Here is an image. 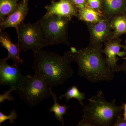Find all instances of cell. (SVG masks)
I'll list each match as a JSON object with an SVG mask.
<instances>
[{"label": "cell", "instance_id": "d4e9b609", "mask_svg": "<svg viewBox=\"0 0 126 126\" xmlns=\"http://www.w3.org/2000/svg\"><path fill=\"white\" fill-rule=\"evenodd\" d=\"M123 116L124 119L126 121V102L125 104L123 103Z\"/></svg>", "mask_w": 126, "mask_h": 126}, {"label": "cell", "instance_id": "7c38bea8", "mask_svg": "<svg viewBox=\"0 0 126 126\" xmlns=\"http://www.w3.org/2000/svg\"><path fill=\"white\" fill-rule=\"evenodd\" d=\"M0 43L8 52L7 56L5 58L7 61L9 59L12 60L13 64L19 66L24 63V61L20 56V53L22 50L19 44L13 43L7 33L3 32L0 29Z\"/></svg>", "mask_w": 126, "mask_h": 126}, {"label": "cell", "instance_id": "2e32d148", "mask_svg": "<svg viewBox=\"0 0 126 126\" xmlns=\"http://www.w3.org/2000/svg\"><path fill=\"white\" fill-rule=\"evenodd\" d=\"M20 0H0V22L6 19L18 6Z\"/></svg>", "mask_w": 126, "mask_h": 126}, {"label": "cell", "instance_id": "8fae6325", "mask_svg": "<svg viewBox=\"0 0 126 126\" xmlns=\"http://www.w3.org/2000/svg\"><path fill=\"white\" fill-rule=\"evenodd\" d=\"M120 38L112 39L104 44L105 47L102 50V53L106 55L105 60L109 68L116 72L118 66L117 62L119 59L117 56H119L122 48H124V45L121 44Z\"/></svg>", "mask_w": 126, "mask_h": 126}, {"label": "cell", "instance_id": "603a6c76", "mask_svg": "<svg viewBox=\"0 0 126 126\" xmlns=\"http://www.w3.org/2000/svg\"><path fill=\"white\" fill-rule=\"evenodd\" d=\"M78 10L87 6V0H71Z\"/></svg>", "mask_w": 126, "mask_h": 126}, {"label": "cell", "instance_id": "5bb4252c", "mask_svg": "<svg viewBox=\"0 0 126 126\" xmlns=\"http://www.w3.org/2000/svg\"><path fill=\"white\" fill-rule=\"evenodd\" d=\"M110 21L113 32V39L118 38L122 35L126 34V13L113 16Z\"/></svg>", "mask_w": 126, "mask_h": 126}, {"label": "cell", "instance_id": "9a60e30c", "mask_svg": "<svg viewBox=\"0 0 126 126\" xmlns=\"http://www.w3.org/2000/svg\"><path fill=\"white\" fill-rule=\"evenodd\" d=\"M79 20L86 23H94L101 20L102 17L98 11L87 6L78 10V17Z\"/></svg>", "mask_w": 126, "mask_h": 126}, {"label": "cell", "instance_id": "e0dca14e", "mask_svg": "<svg viewBox=\"0 0 126 126\" xmlns=\"http://www.w3.org/2000/svg\"><path fill=\"white\" fill-rule=\"evenodd\" d=\"M52 96L53 98L54 104L49 108V112H54L55 117L57 120L61 122L62 126H64V121L63 116L64 114H67L66 112L67 109L69 108V106L60 105L57 101V97L54 93L52 92Z\"/></svg>", "mask_w": 126, "mask_h": 126}, {"label": "cell", "instance_id": "ba28073f", "mask_svg": "<svg viewBox=\"0 0 126 126\" xmlns=\"http://www.w3.org/2000/svg\"><path fill=\"white\" fill-rule=\"evenodd\" d=\"M18 65H10L4 59L0 60V85L13 87L15 91L22 85L27 75H24Z\"/></svg>", "mask_w": 126, "mask_h": 126}, {"label": "cell", "instance_id": "7402d4cb", "mask_svg": "<svg viewBox=\"0 0 126 126\" xmlns=\"http://www.w3.org/2000/svg\"><path fill=\"white\" fill-rule=\"evenodd\" d=\"M113 126H126V121L124 119L122 113L117 116Z\"/></svg>", "mask_w": 126, "mask_h": 126}, {"label": "cell", "instance_id": "7a4b0ae2", "mask_svg": "<svg viewBox=\"0 0 126 126\" xmlns=\"http://www.w3.org/2000/svg\"><path fill=\"white\" fill-rule=\"evenodd\" d=\"M102 50L88 46L74 52L70 51L72 61L78 65L79 75L93 83L113 79L115 72L107 64Z\"/></svg>", "mask_w": 126, "mask_h": 126}, {"label": "cell", "instance_id": "d6986e66", "mask_svg": "<svg viewBox=\"0 0 126 126\" xmlns=\"http://www.w3.org/2000/svg\"><path fill=\"white\" fill-rule=\"evenodd\" d=\"M18 117L17 113L15 110H12L10 115H5L1 111H0V126L6 120H9L11 123H13Z\"/></svg>", "mask_w": 126, "mask_h": 126}, {"label": "cell", "instance_id": "4fadbf2b", "mask_svg": "<svg viewBox=\"0 0 126 126\" xmlns=\"http://www.w3.org/2000/svg\"><path fill=\"white\" fill-rule=\"evenodd\" d=\"M102 17L110 20L115 16L126 13V0H101Z\"/></svg>", "mask_w": 126, "mask_h": 126}, {"label": "cell", "instance_id": "52a82bcc", "mask_svg": "<svg viewBox=\"0 0 126 126\" xmlns=\"http://www.w3.org/2000/svg\"><path fill=\"white\" fill-rule=\"evenodd\" d=\"M90 34L88 46L102 49L103 44L112 39L113 32L110 20L103 18L94 23H86Z\"/></svg>", "mask_w": 126, "mask_h": 126}, {"label": "cell", "instance_id": "cb8c5ba5", "mask_svg": "<svg viewBox=\"0 0 126 126\" xmlns=\"http://www.w3.org/2000/svg\"><path fill=\"white\" fill-rule=\"evenodd\" d=\"M122 72L126 74V60L121 64L118 65L116 72Z\"/></svg>", "mask_w": 126, "mask_h": 126}, {"label": "cell", "instance_id": "44dd1931", "mask_svg": "<svg viewBox=\"0 0 126 126\" xmlns=\"http://www.w3.org/2000/svg\"><path fill=\"white\" fill-rule=\"evenodd\" d=\"M87 6L96 10L101 14V0H87Z\"/></svg>", "mask_w": 126, "mask_h": 126}, {"label": "cell", "instance_id": "277c9868", "mask_svg": "<svg viewBox=\"0 0 126 126\" xmlns=\"http://www.w3.org/2000/svg\"><path fill=\"white\" fill-rule=\"evenodd\" d=\"M71 19L53 15L38 20L43 35V47L64 44L70 46L68 30Z\"/></svg>", "mask_w": 126, "mask_h": 126}, {"label": "cell", "instance_id": "3957f363", "mask_svg": "<svg viewBox=\"0 0 126 126\" xmlns=\"http://www.w3.org/2000/svg\"><path fill=\"white\" fill-rule=\"evenodd\" d=\"M89 102L83 107V115L78 126H113L117 116L123 110V105L117 106L113 99L106 101L103 92L88 99Z\"/></svg>", "mask_w": 126, "mask_h": 126}, {"label": "cell", "instance_id": "ffe728a7", "mask_svg": "<svg viewBox=\"0 0 126 126\" xmlns=\"http://www.w3.org/2000/svg\"><path fill=\"white\" fill-rule=\"evenodd\" d=\"M13 91H15V88L10 87L9 90L4 91L3 94H0V103H4L5 100H7L9 102L14 101V97L11 95V93Z\"/></svg>", "mask_w": 126, "mask_h": 126}, {"label": "cell", "instance_id": "8992f818", "mask_svg": "<svg viewBox=\"0 0 126 126\" xmlns=\"http://www.w3.org/2000/svg\"><path fill=\"white\" fill-rule=\"evenodd\" d=\"M18 42L21 50L38 52L43 47V35L38 21L21 24L16 30Z\"/></svg>", "mask_w": 126, "mask_h": 126}, {"label": "cell", "instance_id": "9c48e42d", "mask_svg": "<svg viewBox=\"0 0 126 126\" xmlns=\"http://www.w3.org/2000/svg\"><path fill=\"white\" fill-rule=\"evenodd\" d=\"M46 12L43 17L53 15L72 18L78 17V10L71 0H54L45 7Z\"/></svg>", "mask_w": 126, "mask_h": 126}, {"label": "cell", "instance_id": "6da1fadb", "mask_svg": "<svg viewBox=\"0 0 126 126\" xmlns=\"http://www.w3.org/2000/svg\"><path fill=\"white\" fill-rule=\"evenodd\" d=\"M70 50L61 55L41 49L34 52L32 69L43 77L51 88L63 85L74 73Z\"/></svg>", "mask_w": 126, "mask_h": 126}, {"label": "cell", "instance_id": "5b68a950", "mask_svg": "<svg viewBox=\"0 0 126 126\" xmlns=\"http://www.w3.org/2000/svg\"><path fill=\"white\" fill-rule=\"evenodd\" d=\"M43 77L35 74L27 75L25 80L15 92L30 108L52 96L53 91Z\"/></svg>", "mask_w": 126, "mask_h": 126}, {"label": "cell", "instance_id": "ac0fdd59", "mask_svg": "<svg viewBox=\"0 0 126 126\" xmlns=\"http://www.w3.org/2000/svg\"><path fill=\"white\" fill-rule=\"evenodd\" d=\"M63 98H65V101L67 103L71 98H75L78 99L81 106H85L83 102V100L86 98L85 93H81L79 90L77 86H73L70 88L65 93L61 94L59 97L60 100Z\"/></svg>", "mask_w": 126, "mask_h": 126}, {"label": "cell", "instance_id": "30bf717a", "mask_svg": "<svg viewBox=\"0 0 126 126\" xmlns=\"http://www.w3.org/2000/svg\"><path fill=\"white\" fill-rule=\"evenodd\" d=\"M29 0H21L15 10L7 16L6 19L0 22V29L3 31L6 28L13 27L18 30V27L24 23L29 12Z\"/></svg>", "mask_w": 126, "mask_h": 126}, {"label": "cell", "instance_id": "484cf974", "mask_svg": "<svg viewBox=\"0 0 126 126\" xmlns=\"http://www.w3.org/2000/svg\"><path fill=\"white\" fill-rule=\"evenodd\" d=\"M124 48H123L124 52H125V56H124V58H123V59H124L125 60H126V39L125 41V44H124Z\"/></svg>", "mask_w": 126, "mask_h": 126}]
</instances>
